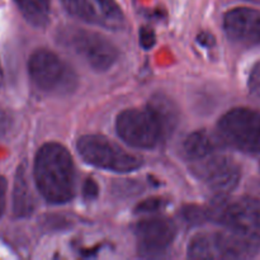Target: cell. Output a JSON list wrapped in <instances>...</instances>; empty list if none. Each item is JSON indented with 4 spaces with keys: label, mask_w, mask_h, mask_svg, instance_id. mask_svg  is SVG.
I'll use <instances>...</instances> for the list:
<instances>
[{
    "label": "cell",
    "mask_w": 260,
    "mask_h": 260,
    "mask_svg": "<svg viewBox=\"0 0 260 260\" xmlns=\"http://www.w3.org/2000/svg\"><path fill=\"white\" fill-rule=\"evenodd\" d=\"M33 175L38 190L48 203L63 205L74 198L75 167L62 145L48 142L38 150Z\"/></svg>",
    "instance_id": "6da1fadb"
},
{
    "label": "cell",
    "mask_w": 260,
    "mask_h": 260,
    "mask_svg": "<svg viewBox=\"0 0 260 260\" xmlns=\"http://www.w3.org/2000/svg\"><path fill=\"white\" fill-rule=\"evenodd\" d=\"M260 250V231L229 229L213 234H198L188 245L190 259L236 260L253 258Z\"/></svg>",
    "instance_id": "7a4b0ae2"
},
{
    "label": "cell",
    "mask_w": 260,
    "mask_h": 260,
    "mask_svg": "<svg viewBox=\"0 0 260 260\" xmlns=\"http://www.w3.org/2000/svg\"><path fill=\"white\" fill-rule=\"evenodd\" d=\"M28 71L33 84L47 94L69 95L78 88L75 71L47 48H38L30 55Z\"/></svg>",
    "instance_id": "3957f363"
},
{
    "label": "cell",
    "mask_w": 260,
    "mask_h": 260,
    "mask_svg": "<svg viewBox=\"0 0 260 260\" xmlns=\"http://www.w3.org/2000/svg\"><path fill=\"white\" fill-rule=\"evenodd\" d=\"M76 149L84 161L109 172L131 173L142 165V160L139 156L126 151L101 135L80 137Z\"/></svg>",
    "instance_id": "277c9868"
},
{
    "label": "cell",
    "mask_w": 260,
    "mask_h": 260,
    "mask_svg": "<svg viewBox=\"0 0 260 260\" xmlns=\"http://www.w3.org/2000/svg\"><path fill=\"white\" fill-rule=\"evenodd\" d=\"M218 137L229 146L246 154H260V112L235 108L217 123Z\"/></svg>",
    "instance_id": "5b68a950"
},
{
    "label": "cell",
    "mask_w": 260,
    "mask_h": 260,
    "mask_svg": "<svg viewBox=\"0 0 260 260\" xmlns=\"http://www.w3.org/2000/svg\"><path fill=\"white\" fill-rule=\"evenodd\" d=\"M61 41L96 71L111 69L119 55L108 38L93 30L69 28L61 35Z\"/></svg>",
    "instance_id": "8992f818"
},
{
    "label": "cell",
    "mask_w": 260,
    "mask_h": 260,
    "mask_svg": "<svg viewBox=\"0 0 260 260\" xmlns=\"http://www.w3.org/2000/svg\"><path fill=\"white\" fill-rule=\"evenodd\" d=\"M208 218L229 229L260 231V201L251 197L229 200L218 196L207 206Z\"/></svg>",
    "instance_id": "52a82bcc"
},
{
    "label": "cell",
    "mask_w": 260,
    "mask_h": 260,
    "mask_svg": "<svg viewBox=\"0 0 260 260\" xmlns=\"http://www.w3.org/2000/svg\"><path fill=\"white\" fill-rule=\"evenodd\" d=\"M118 136L136 149H154L164 139L159 123L149 109H126L117 117Z\"/></svg>",
    "instance_id": "ba28073f"
},
{
    "label": "cell",
    "mask_w": 260,
    "mask_h": 260,
    "mask_svg": "<svg viewBox=\"0 0 260 260\" xmlns=\"http://www.w3.org/2000/svg\"><path fill=\"white\" fill-rule=\"evenodd\" d=\"M192 172L217 196L233 192L241 178L240 168L233 159L213 154L194 161Z\"/></svg>",
    "instance_id": "9c48e42d"
},
{
    "label": "cell",
    "mask_w": 260,
    "mask_h": 260,
    "mask_svg": "<svg viewBox=\"0 0 260 260\" xmlns=\"http://www.w3.org/2000/svg\"><path fill=\"white\" fill-rule=\"evenodd\" d=\"M65 9L78 19L109 30L124 27V15L114 0H61Z\"/></svg>",
    "instance_id": "30bf717a"
},
{
    "label": "cell",
    "mask_w": 260,
    "mask_h": 260,
    "mask_svg": "<svg viewBox=\"0 0 260 260\" xmlns=\"http://www.w3.org/2000/svg\"><path fill=\"white\" fill-rule=\"evenodd\" d=\"M135 235L140 254L145 258H156L172 245L177 235V228L169 218L151 217L137 222Z\"/></svg>",
    "instance_id": "8fae6325"
},
{
    "label": "cell",
    "mask_w": 260,
    "mask_h": 260,
    "mask_svg": "<svg viewBox=\"0 0 260 260\" xmlns=\"http://www.w3.org/2000/svg\"><path fill=\"white\" fill-rule=\"evenodd\" d=\"M223 29L238 45H260V12L251 8H236L223 17Z\"/></svg>",
    "instance_id": "7c38bea8"
},
{
    "label": "cell",
    "mask_w": 260,
    "mask_h": 260,
    "mask_svg": "<svg viewBox=\"0 0 260 260\" xmlns=\"http://www.w3.org/2000/svg\"><path fill=\"white\" fill-rule=\"evenodd\" d=\"M147 109L159 123L164 139L175 131L179 123V109L170 96L162 93L154 94L147 103Z\"/></svg>",
    "instance_id": "4fadbf2b"
},
{
    "label": "cell",
    "mask_w": 260,
    "mask_h": 260,
    "mask_svg": "<svg viewBox=\"0 0 260 260\" xmlns=\"http://www.w3.org/2000/svg\"><path fill=\"white\" fill-rule=\"evenodd\" d=\"M35 211V200L27 178L25 164L18 167L13 185V215L17 218L29 217Z\"/></svg>",
    "instance_id": "5bb4252c"
},
{
    "label": "cell",
    "mask_w": 260,
    "mask_h": 260,
    "mask_svg": "<svg viewBox=\"0 0 260 260\" xmlns=\"http://www.w3.org/2000/svg\"><path fill=\"white\" fill-rule=\"evenodd\" d=\"M215 151V141L206 131H196L188 135L183 142V154L192 161L207 157Z\"/></svg>",
    "instance_id": "9a60e30c"
},
{
    "label": "cell",
    "mask_w": 260,
    "mask_h": 260,
    "mask_svg": "<svg viewBox=\"0 0 260 260\" xmlns=\"http://www.w3.org/2000/svg\"><path fill=\"white\" fill-rule=\"evenodd\" d=\"M20 13L33 27L42 28L48 23L50 0H14Z\"/></svg>",
    "instance_id": "2e32d148"
},
{
    "label": "cell",
    "mask_w": 260,
    "mask_h": 260,
    "mask_svg": "<svg viewBox=\"0 0 260 260\" xmlns=\"http://www.w3.org/2000/svg\"><path fill=\"white\" fill-rule=\"evenodd\" d=\"M183 218H184L185 222H188L192 226L202 225V223L210 221L208 218V210L207 206L203 207V206H197V205H188L184 206L180 211Z\"/></svg>",
    "instance_id": "e0dca14e"
},
{
    "label": "cell",
    "mask_w": 260,
    "mask_h": 260,
    "mask_svg": "<svg viewBox=\"0 0 260 260\" xmlns=\"http://www.w3.org/2000/svg\"><path fill=\"white\" fill-rule=\"evenodd\" d=\"M164 207V201L161 198H147L135 207L136 215H150L159 212Z\"/></svg>",
    "instance_id": "ac0fdd59"
},
{
    "label": "cell",
    "mask_w": 260,
    "mask_h": 260,
    "mask_svg": "<svg viewBox=\"0 0 260 260\" xmlns=\"http://www.w3.org/2000/svg\"><path fill=\"white\" fill-rule=\"evenodd\" d=\"M248 86L250 95L260 103V61L254 65L253 70H251L250 76H249Z\"/></svg>",
    "instance_id": "d6986e66"
},
{
    "label": "cell",
    "mask_w": 260,
    "mask_h": 260,
    "mask_svg": "<svg viewBox=\"0 0 260 260\" xmlns=\"http://www.w3.org/2000/svg\"><path fill=\"white\" fill-rule=\"evenodd\" d=\"M156 43V36L150 27H141L140 29V45L145 50H150Z\"/></svg>",
    "instance_id": "ffe728a7"
},
{
    "label": "cell",
    "mask_w": 260,
    "mask_h": 260,
    "mask_svg": "<svg viewBox=\"0 0 260 260\" xmlns=\"http://www.w3.org/2000/svg\"><path fill=\"white\" fill-rule=\"evenodd\" d=\"M99 194V187L96 184V182L91 178H88V179L84 182L83 184V196L85 200H95Z\"/></svg>",
    "instance_id": "44dd1931"
},
{
    "label": "cell",
    "mask_w": 260,
    "mask_h": 260,
    "mask_svg": "<svg viewBox=\"0 0 260 260\" xmlns=\"http://www.w3.org/2000/svg\"><path fill=\"white\" fill-rule=\"evenodd\" d=\"M8 183L4 177H0V217L5 210V198H7Z\"/></svg>",
    "instance_id": "7402d4cb"
},
{
    "label": "cell",
    "mask_w": 260,
    "mask_h": 260,
    "mask_svg": "<svg viewBox=\"0 0 260 260\" xmlns=\"http://www.w3.org/2000/svg\"><path fill=\"white\" fill-rule=\"evenodd\" d=\"M197 40L201 45L206 46V47H211V46H213V43H215V38H213V36L207 32L201 33V35L198 36Z\"/></svg>",
    "instance_id": "603a6c76"
},
{
    "label": "cell",
    "mask_w": 260,
    "mask_h": 260,
    "mask_svg": "<svg viewBox=\"0 0 260 260\" xmlns=\"http://www.w3.org/2000/svg\"><path fill=\"white\" fill-rule=\"evenodd\" d=\"M3 83H4V73H3L2 65H0V86L3 85Z\"/></svg>",
    "instance_id": "cb8c5ba5"
},
{
    "label": "cell",
    "mask_w": 260,
    "mask_h": 260,
    "mask_svg": "<svg viewBox=\"0 0 260 260\" xmlns=\"http://www.w3.org/2000/svg\"><path fill=\"white\" fill-rule=\"evenodd\" d=\"M245 2H250V3H256V4H260V0H245Z\"/></svg>",
    "instance_id": "d4e9b609"
}]
</instances>
